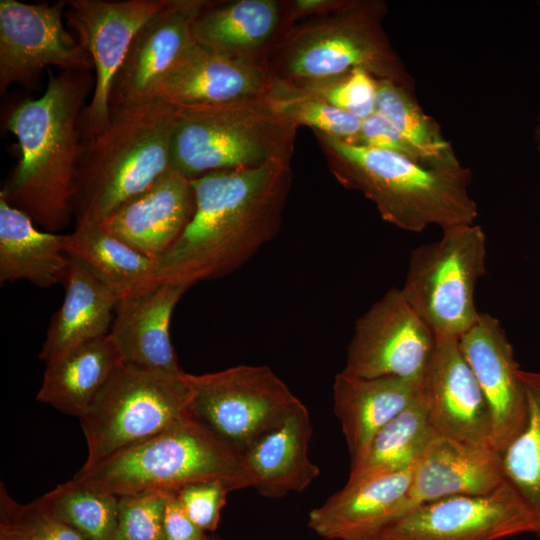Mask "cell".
<instances>
[{
    "instance_id": "obj_1",
    "label": "cell",
    "mask_w": 540,
    "mask_h": 540,
    "mask_svg": "<svg viewBox=\"0 0 540 540\" xmlns=\"http://www.w3.org/2000/svg\"><path fill=\"white\" fill-rule=\"evenodd\" d=\"M292 181L291 163L191 180L195 211L175 243L156 259L159 283L190 287L239 269L277 235Z\"/></svg>"
},
{
    "instance_id": "obj_2",
    "label": "cell",
    "mask_w": 540,
    "mask_h": 540,
    "mask_svg": "<svg viewBox=\"0 0 540 540\" xmlns=\"http://www.w3.org/2000/svg\"><path fill=\"white\" fill-rule=\"evenodd\" d=\"M92 86L90 71L50 73L44 94L18 105L7 121L21 156L0 196L46 231L73 218L80 116Z\"/></svg>"
},
{
    "instance_id": "obj_3",
    "label": "cell",
    "mask_w": 540,
    "mask_h": 540,
    "mask_svg": "<svg viewBox=\"0 0 540 540\" xmlns=\"http://www.w3.org/2000/svg\"><path fill=\"white\" fill-rule=\"evenodd\" d=\"M314 133L336 180L373 202L384 221L410 232L430 225L474 224L478 208L468 192L469 169L430 168L399 154Z\"/></svg>"
},
{
    "instance_id": "obj_4",
    "label": "cell",
    "mask_w": 540,
    "mask_h": 540,
    "mask_svg": "<svg viewBox=\"0 0 540 540\" xmlns=\"http://www.w3.org/2000/svg\"><path fill=\"white\" fill-rule=\"evenodd\" d=\"M176 109L159 100L111 112L108 126L82 140L73 217L100 223L170 169Z\"/></svg>"
},
{
    "instance_id": "obj_5",
    "label": "cell",
    "mask_w": 540,
    "mask_h": 540,
    "mask_svg": "<svg viewBox=\"0 0 540 540\" xmlns=\"http://www.w3.org/2000/svg\"><path fill=\"white\" fill-rule=\"evenodd\" d=\"M73 479L115 496L176 493L198 483H220L230 492L252 487L243 455L191 414L145 442L82 467Z\"/></svg>"
},
{
    "instance_id": "obj_6",
    "label": "cell",
    "mask_w": 540,
    "mask_h": 540,
    "mask_svg": "<svg viewBox=\"0 0 540 540\" xmlns=\"http://www.w3.org/2000/svg\"><path fill=\"white\" fill-rule=\"evenodd\" d=\"M297 128L264 98L176 109L170 169L193 180L211 172L291 163Z\"/></svg>"
},
{
    "instance_id": "obj_7",
    "label": "cell",
    "mask_w": 540,
    "mask_h": 540,
    "mask_svg": "<svg viewBox=\"0 0 540 540\" xmlns=\"http://www.w3.org/2000/svg\"><path fill=\"white\" fill-rule=\"evenodd\" d=\"M381 2L346 1L289 31L276 47L273 76L293 83L336 78L362 68L407 87V75L381 27Z\"/></svg>"
},
{
    "instance_id": "obj_8",
    "label": "cell",
    "mask_w": 540,
    "mask_h": 540,
    "mask_svg": "<svg viewBox=\"0 0 540 540\" xmlns=\"http://www.w3.org/2000/svg\"><path fill=\"white\" fill-rule=\"evenodd\" d=\"M185 372L121 364L80 418L88 455L83 468L149 440L190 415Z\"/></svg>"
},
{
    "instance_id": "obj_9",
    "label": "cell",
    "mask_w": 540,
    "mask_h": 540,
    "mask_svg": "<svg viewBox=\"0 0 540 540\" xmlns=\"http://www.w3.org/2000/svg\"><path fill=\"white\" fill-rule=\"evenodd\" d=\"M486 235L476 224L443 229L411 253L402 294L436 339L459 340L478 320L475 288L486 270Z\"/></svg>"
},
{
    "instance_id": "obj_10",
    "label": "cell",
    "mask_w": 540,
    "mask_h": 540,
    "mask_svg": "<svg viewBox=\"0 0 540 540\" xmlns=\"http://www.w3.org/2000/svg\"><path fill=\"white\" fill-rule=\"evenodd\" d=\"M191 416L239 453L306 406L268 366L185 372Z\"/></svg>"
},
{
    "instance_id": "obj_11",
    "label": "cell",
    "mask_w": 540,
    "mask_h": 540,
    "mask_svg": "<svg viewBox=\"0 0 540 540\" xmlns=\"http://www.w3.org/2000/svg\"><path fill=\"white\" fill-rule=\"evenodd\" d=\"M170 0H65L64 17L93 63L94 86L80 116L82 140L110 123L112 84L140 28Z\"/></svg>"
},
{
    "instance_id": "obj_12",
    "label": "cell",
    "mask_w": 540,
    "mask_h": 540,
    "mask_svg": "<svg viewBox=\"0 0 540 540\" xmlns=\"http://www.w3.org/2000/svg\"><path fill=\"white\" fill-rule=\"evenodd\" d=\"M535 531L530 511L505 481L487 494L451 496L415 505L372 540H501Z\"/></svg>"
},
{
    "instance_id": "obj_13",
    "label": "cell",
    "mask_w": 540,
    "mask_h": 540,
    "mask_svg": "<svg viewBox=\"0 0 540 540\" xmlns=\"http://www.w3.org/2000/svg\"><path fill=\"white\" fill-rule=\"evenodd\" d=\"M435 344L434 333L401 289L392 288L357 320L342 371L362 378L421 379Z\"/></svg>"
},
{
    "instance_id": "obj_14",
    "label": "cell",
    "mask_w": 540,
    "mask_h": 540,
    "mask_svg": "<svg viewBox=\"0 0 540 540\" xmlns=\"http://www.w3.org/2000/svg\"><path fill=\"white\" fill-rule=\"evenodd\" d=\"M65 0L54 4L0 1V90L32 84L48 66L91 71L89 54L65 29Z\"/></svg>"
},
{
    "instance_id": "obj_15",
    "label": "cell",
    "mask_w": 540,
    "mask_h": 540,
    "mask_svg": "<svg viewBox=\"0 0 540 540\" xmlns=\"http://www.w3.org/2000/svg\"><path fill=\"white\" fill-rule=\"evenodd\" d=\"M209 2L170 0L140 28L115 75L111 112L154 101L160 81L195 42L193 24Z\"/></svg>"
},
{
    "instance_id": "obj_16",
    "label": "cell",
    "mask_w": 540,
    "mask_h": 540,
    "mask_svg": "<svg viewBox=\"0 0 540 540\" xmlns=\"http://www.w3.org/2000/svg\"><path fill=\"white\" fill-rule=\"evenodd\" d=\"M420 391L437 434L492 447L490 410L459 340L436 339Z\"/></svg>"
},
{
    "instance_id": "obj_17",
    "label": "cell",
    "mask_w": 540,
    "mask_h": 540,
    "mask_svg": "<svg viewBox=\"0 0 540 540\" xmlns=\"http://www.w3.org/2000/svg\"><path fill=\"white\" fill-rule=\"evenodd\" d=\"M459 345L487 401L492 447L501 454L522 432L528 415L513 346L498 319L488 313H480Z\"/></svg>"
},
{
    "instance_id": "obj_18",
    "label": "cell",
    "mask_w": 540,
    "mask_h": 540,
    "mask_svg": "<svg viewBox=\"0 0 540 540\" xmlns=\"http://www.w3.org/2000/svg\"><path fill=\"white\" fill-rule=\"evenodd\" d=\"M272 77L265 63L222 55L194 42L160 81L154 100L175 109L251 101L265 97Z\"/></svg>"
},
{
    "instance_id": "obj_19",
    "label": "cell",
    "mask_w": 540,
    "mask_h": 540,
    "mask_svg": "<svg viewBox=\"0 0 540 540\" xmlns=\"http://www.w3.org/2000/svg\"><path fill=\"white\" fill-rule=\"evenodd\" d=\"M194 211L191 180L169 169L99 224L131 248L156 260L179 238Z\"/></svg>"
},
{
    "instance_id": "obj_20",
    "label": "cell",
    "mask_w": 540,
    "mask_h": 540,
    "mask_svg": "<svg viewBox=\"0 0 540 540\" xmlns=\"http://www.w3.org/2000/svg\"><path fill=\"white\" fill-rule=\"evenodd\" d=\"M414 466L347 482L309 513V527L328 540H372L383 527L407 511Z\"/></svg>"
},
{
    "instance_id": "obj_21",
    "label": "cell",
    "mask_w": 540,
    "mask_h": 540,
    "mask_svg": "<svg viewBox=\"0 0 540 540\" xmlns=\"http://www.w3.org/2000/svg\"><path fill=\"white\" fill-rule=\"evenodd\" d=\"M188 289L158 283L118 301L109 335L123 364L172 374L183 372L171 341L170 322Z\"/></svg>"
},
{
    "instance_id": "obj_22",
    "label": "cell",
    "mask_w": 540,
    "mask_h": 540,
    "mask_svg": "<svg viewBox=\"0 0 540 540\" xmlns=\"http://www.w3.org/2000/svg\"><path fill=\"white\" fill-rule=\"evenodd\" d=\"M505 481L495 449L436 434L413 468L407 510L446 497L487 494Z\"/></svg>"
},
{
    "instance_id": "obj_23",
    "label": "cell",
    "mask_w": 540,
    "mask_h": 540,
    "mask_svg": "<svg viewBox=\"0 0 540 540\" xmlns=\"http://www.w3.org/2000/svg\"><path fill=\"white\" fill-rule=\"evenodd\" d=\"M421 379L362 378L343 371L335 376L333 410L346 440L350 471L362 463L376 434L416 399Z\"/></svg>"
},
{
    "instance_id": "obj_24",
    "label": "cell",
    "mask_w": 540,
    "mask_h": 540,
    "mask_svg": "<svg viewBox=\"0 0 540 540\" xmlns=\"http://www.w3.org/2000/svg\"><path fill=\"white\" fill-rule=\"evenodd\" d=\"M282 13L276 0L209 2L193 24V38L210 51L267 64L265 54L277 38Z\"/></svg>"
},
{
    "instance_id": "obj_25",
    "label": "cell",
    "mask_w": 540,
    "mask_h": 540,
    "mask_svg": "<svg viewBox=\"0 0 540 540\" xmlns=\"http://www.w3.org/2000/svg\"><path fill=\"white\" fill-rule=\"evenodd\" d=\"M311 436L305 407L250 445L242 455L252 488L269 498L306 489L320 474L308 455Z\"/></svg>"
},
{
    "instance_id": "obj_26",
    "label": "cell",
    "mask_w": 540,
    "mask_h": 540,
    "mask_svg": "<svg viewBox=\"0 0 540 540\" xmlns=\"http://www.w3.org/2000/svg\"><path fill=\"white\" fill-rule=\"evenodd\" d=\"M65 295L51 318L40 359L52 364L71 350L109 334L119 298L70 258Z\"/></svg>"
},
{
    "instance_id": "obj_27",
    "label": "cell",
    "mask_w": 540,
    "mask_h": 540,
    "mask_svg": "<svg viewBox=\"0 0 540 540\" xmlns=\"http://www.w3.org/2000/svg\"><path fill=\"white\" fill-rule=\"evenodd\" d=\"M66 234L40 230L0 196V283L26 280L39 287L64 283L70 257Z\"/></svg>"
},
{
    "instance_id": "obj_28",
    "label": "cell",
    "mask_w": 540,
    "mask_h": 540,
    "mask_svg": "<svg viewBox=\"0 0 540 540\" xmlns=\"http://www.w3.org/2000/svg\"><path fill=\"white\" fill-rule=\"evenodd\" d=\"M121 364L109 334L85 343L46 365L36 399L81 418Z\"/></svg>"
},
{
    "instance_id": "obj_29",
    "label": "cell",
    "mask_w": 540,
    "mask_h": 540,
    "mask_svg": "<svg viewBox=\"0 0 540 540\" xmlns=\"http://www.w3.org/2000/svg\"><path fill=\"white\" fill-rule=\"evenodd\" d=\"M65 249L119 300L159 283L156 260L131 248L99 223L76 225L66 234Z\"/></svg>"
},
{
    "instance_id": "obj_30",
    "label": "cell",
    "mask_w": 540,
    "mask_h": 540,
    "mask_svg": "<svg viewBox=\"0 0 540 540\" xmlns=\"http://www.w3.org/2000/svg\"><path fill=\"white\" fill-rule=\"evenodd\" d=\"M436 434L419 391L416 399L376 434L347 482L412 468Z\"/></svg>"
},
{
    "instance_id": "obj_31",
    "label": "cell",
    "mask_w": 540,
    "mask_h": 540,
    "mask_svg": "<svg viewBox=\"0 0 540 540\" xmlns=\"http://www.w3.org/2000/svg\"><path fill=\"white\" fill-rule=\"evenodd\" d=\"M376 84V111L395 125L429 167L442 170L463 168L439 125L424 113L408 87L391 79H376Z\"/></svg>"
},
{
    "instance_id": "obj_32",
    "label": "cell",
    "mask_w": 540,
    "mask_h": 540,
    "mask_svg": "<svg viewBox=\"0 0 540 540\" xmlns=\"http://www.w3.org/2000/svg\"><path fill=\"white\" fill-rule=\"evenodd\" d=\"M528 415L522 432L501 453L505 480L530 511L540 538V372L520 371Z\"/></svg>"
},
{
    "instance_id": "obj_33",
    "label": "cell",
    "mask_w": 540,
    "mask_h": 540,
    "mask_svg": "<svg viewBox=\"0 0 540 540\" xmlns=\"http://www.w3.org/2000/svg\"><path fill=\"white\" fill-rule=\"evenodd\" d=\"M39 504L84 540H113L118 496L77 482L73 478L37 499Z\"/></svg>"
},
{
    "instance_id": "obj_34",
    "label": "cell",
    "mask_w": 540,
    "mask_h": 540,
    "mask_svg": "<svg viewBox=\"0 0 540 540\" xmlns=\"http://www.w3.org/2000/svg\"><path fill=\"white\" fill-rule=\"evenodd\" d=\"M264 99L274 113L297 127L357 143L362 120L295 83L273 76Z\"/></svg>"
},
{
    "instance_id": "obj_35",
    "label": "cell",
    "mask_w": 540,
    "mask_h": 540,
    "mask_svg": "<svg viewBox=\"0 0 540 540\" xmlns=\"http://www.w3.org/2000/svg\"><path fill=\"white\" fill-rule=\"evenodd\" d=\"M0 540H84L37 500L17 502L0 483Z\"/></svg>"
},
{
    "instance_id": "obj_36",
    "label": "cell",
    "mask_w": 540,
    "mask_h": 540,
    "mask_svg": "<svg viewBox=\"0 0 540 540\" xmlns=\"http://www.w3.org/2000/svg\"><path fill=\"white\" fill-rule=\"evenodd\" d=\"M295 84L360 120L376 112V78L365 69L357 68L336 78Z\"/></svg>"
},
{
    "instance_id": "obj_37",
    "label": "cell",
    "mask_w": 540,
    "mask_h": 540,
    "mask_svg": "<svg viewBox=\"0 0 540 540\" xmlns=\"http://www.w3.org/2000/svg\"><path fill=\"white\" fill-rule=\"evenodd\" d=\"M113 540H165L167 494L148 492L118 496Z\"/></svg>"
},
{
    "instance_id": "obj_38",
    "label": "cell",
    "mask_w": 540,
    "mask_h": 540,
    "mask_svg": "<svg viewBox=\"0 0 540 540\" xmlns=\"http://www.w3.org/2000/svg\"><path fill=\"white\" fill-rule=\"evenodd\" d=\"M229 492L220 483H198L183 487L176 495L190 520L205 532L217 528Z\"/></svg>"
},
{
    "instance_id": "obj_39",
    "label": "cell",
    "mask_w": 540,
    "mask_h": 540,
    "mask_svg": "<svg viewBox=\"0 0 540 540\" xmlns=\"http://www.w3.org/2000/svg\"><path fill=\"white\" fill-rule=\"evenodd\" d=\"M356 145L399 154L429 167L423 156L405 139L395 125L378 111L362 120Z\"/></svg>"
},
{
    "instance_id": "obj_40",
    "label": "cell",
    "mask_w": 540,
    "mask_h": 540,
    "mask_svg": "<svg viewBox=\"0 0 540 540\" xmlns=\"http://www.w3.org/2000/svg\"><path fill=\"white\" fill-rule=\"evenodd\" d=\"M165 540H208L182 508L176 493H168L165 510Z\"/></svg>"
},
{
    "instance_id": "obj_41",
    "label": "cell",
    "mask_w": 540,
    "mask_h": 540,
    "mask_svg": "<svg viewBox=\"0 0 540 540\" xmlns=\"http://www.w3.org/2000/svg\"><path fill=\"white\" fill-rule=\"evenodd\" d=\"M345 3L343 0H295L290 5L289 20L325 15L339 9Z\"/></svg>"
},
{
    "instance_id": "obj_42",
    "label": "cell",
    "mask_w": 540,
    "mask_h": 540,
    "mask_svg": "<svg viewBox=\"0 0 540 540\" xmlns=\"http://www.w3.org/2000/svg\"><path fill=\"white\" fill-rule=\"evenodd\" d=\"M534 140H535L536 148L540 157V115L537 119V124L534 130Z\"/></svg>"
},
{
    "instance_id": "obj_43",
    "label": "cell",
    "mask_w": 540,
    "mask_h": 540,
    "mask_svg": "<svg viewBox=\"0 0 540 540\" xmlns=\"http://www.w3.org/2000/svg\"><path fill=\"white\" fill-rule=\"evenodd\" d=\"M539 8H540V2H539Z\"/></svg>"
},
{
    "instance_id": "obj_44",
    "label": "cell",
    "mask_w": 540,
    "mask_h": 540,
    "mask_svg": "<svg viewBox=\"0 0 540 540\" xmlns=\"http://www.w3.org/2000/svg\"><path fill=\"white\" fill-rule=\"evenodd\" d=\"M208 540H213V539H210V538H209Z\"/></svg>"
}]
</instances>
